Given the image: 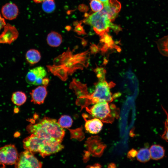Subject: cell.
<instances>
[{"mask_svg":"<svg viewBox=\"0 0 168 168\" xmlns=\"http://www.w3.org/2000/svg\"><path fill=\"white\" fill-rule=\"evenodd\" d=\"M90 7L91 10L94 12L101 11L104 8L103 3L99 0H90Z\"/></svg>","mask_w":168,"mask_h":168,"instance_id":"26","label":"cell"},{"mask_svg":"<svg viewBox=\"0 0 168 168\" xmlns=\"http://www.w3.org/2000/svg\"><path fill=\"white\" fill-rule=\"evenodd\" d=\"M46 40L48 44L52 47L59 46L62 42V35L57 32L52 31L47 35Z\"/></svg>","mask_w":168,"mask_h":168,"instance_id":"18","label":"cell"},{"mask_svg":"<svg viewBox=\"0 0 168 168\" xmlns=\"http://www.w3.org/2000/svg\"><path fill=\"white\" fill-rule=\"evenodd\" d=\"M121 8V5L118 0H108L104 5L102 10L109 16L111 21L114 20Z\"/></svg>","mask_w":168,"mask_h":168,"instance_id":"13","label":"cell"},{"mask_svg":"<svg viewBox=\"0 0 168 168\" xmlns=\"http://www.w3.org/2000/svg\"><path fill=\"white\" fill-rule=\"evenodd\" d=\"M72 120L69 116L64 115L61 116L58 120V122L62 128H69L72 125Z\"/></svg>","mask_w":168,"mask_h":168,"instance_id":"24","label":"cell"},{"mask_svg":"<svg viewBox=\"0 0 168 168\" xmlns=\"http://www.w3.org/2000/svg\"><path fill=\"white\" fill-rule=\"evenodd\" d=\"M94 71L96 74L99 80H105V71L104 69L102 68H97L94 69Z\"/></svg>","mask_w":168,"mask_h":168,"instance_id":"27","label":"cell"},{"mask_svg":"<svg viewBox=\"0 0 168 168\" xmlns=\"http://www.w3.org/2000/svg\"><path fill=\"white\" fill-rule=\"evenodd\" d=\"M111 86L105 80H99L95 84V90L92 93H88L78 100L83 107L101 102H110L113 100L110 91Z\"/></svg>","mask_w":168,"mask_h":168,"instance_id":"3","label":"cell"},{"mask_svg":"<svg viewBox=\"0 0 168 168\" xmlns=\"http://www.w3.org/2000/svg\"><path fill=\"white\" fill-rule=\"evenodd\" d=\"M100 43L103 44V46L100 49L103 52L106 51L109 49L114 48L116 46L114 43L111 36L106 32L100 36Z\"/></svg>","mask_w":168,"mask_h":168,"instance_id":"20","label":"cell"},{"mask_svg":"<svg viewBox=\"0 0 168 168\" xmlns=\"http://www.w3.org/2000/svg\"><path fill=\"white\" fill-rule=\"evenodd\" d=\"M108 168H115L116 167V166L115 164L114 163H110L108 166Z\"/></svg>","mask_w":168,"mask_h":168,"instance_id":"34","label":"cell"},{"mask_svg":"<svg viewBox=\"0 0 168 168\" xmlns=\"http://www.w3.org/2000/svg\"><path fill=\"white\" fill-rule=\"evenodd\" d=\"M136 156L137 160L140 162L145 163L149 161L151 159L149 149L147 148L140 149Z\"/></svg>","mask_w":168,"mask_h":168,"instance_id":"23","label":"cell"},{"mask_svg":"<svg viewBox=\"0 0 168 168\" xmlns=\"http://www.w3.org/2000/svg\"><path fill=\"white\" fill-rule=\"evenodd\" d=\"M86 110L93 116L106 123H112L114 118L119 115V111L115 106L112 104L110 107L108 102L105 101L95 104L90 107H86Z\"/></svg>","mask_w":168,"mask_h":168,"instance_id":"5","label":"cell"},{"mask_svg":"<svg viewBox=\"0 0 168 168\" xmlns=\"http://www.w3.org/2000/svg\"><path fill=\"white\" fill-rule=\"evenodd\" d=\"M85 128L86 130L90 133L95 134L99 133L101 130L103 123L102 121L96 118L89 120H85Z\"/></svg>","mask_w":168,"mask_h":168,"instance_id":"16","label":"cell"},{"mask_svg":"<svg viewBox=\"0 0 168 168\" xmlns=\"http://www.w3.org/2000/svg\"><path fill=\"white\" fill-rule=\"evenodd\" d=\"M27 131L44 139H54L61 142L65 132L63 128L54 119L45 117L36 123H31L27 127Z\"/></svg>","mask_w":168,"mask_h":168,"instance_id":"2","label":"cell"},{"mask_svg":"<svg viewBox=\"0 0 168 168\" xmlns=\"http://www.w3.org/2000/svg\"><path fill=\"white\" fill-rule=\"evenodd\" d=\"M49 82V79L47 78H44L43 79L42 84L43 85L47 86Z\"/></svg>","mask_w":168,"mask_h":168,"instance_id":"32","label":"cell"},{"mask_svg":"<svg viewBox=\"0 0 168 168\" xmlns=\"http://www.w3.org/2000/svg\"><path fill=\"white\" fill-rule=\"evenodd\" d=\"M46 87V86H39L33 90L30 93L31 101L35 104H43L47 94Z\"/></svg>","mask_w":168,"mask_h":168,"instance_id":"14","label":"cell"},{"mask_svg":"<svg viewBox=\"0 0 168 168\" xmlns=\"http://www.w3.org/2000/svg\"><path fill=\"white\" fill-rule=\"evenodd\" d=\"M6 23L4 19L2 17L0 13V30L3 28L6 25Z\"/></svg>","mask_w":168,"mask_h":168,"instance_id":"30","label":"cell"},{"mask_svg":"<svg viewBox=\"0 0 168 168\" xmlns=\"http://www.w3.org/2000/svg\"><path fill=\"white\" fill-rule=\"evenodd\" d=\"M42 8L45 12L50 13L53 12L55 8L54 0H45L42 2Z\"/></svg>","mask_w":168,"mask_h":168,"instance_id":"25","label":"cell"},{"mask_svg":"<svg viewBox=\"0 0 168 168\" xmlns=\"http://www.w3.org/2000/svg\"><path fill=\"white\" fill-rule=\"evenodd\" d=\"M149 149L151 158L153 160H160L165 156V150L161 145L157 144L152 145Z\"/></svg>","mask_w":168,"mask_h":168,"instance_id":"17","label":"cell"},{"mask_svg":"<svg viewBox=\"0 0 168 168\" xmlns=\"http://www.w3.org/2000/svg\"><path fill=\"white\" fill-rule=\"evenodd\" d=\"M44 141V139L31 134L23 139V147L25 150L29 151L33 153H39L43 147Z\"/></svg>","mask_w":168,"mask_h":168,"instance_id":"9","label":"cell"},{"mask_svg":"<svg viewBox=\"0 0 168 168\" xmlns=\"http://www.w3.org/2000/svg\"><path fill=\"white\" fill-rule=\"evenodd\" d=\"M91 52L92 53H96L98 50V49L97 46L95 44H92L91 46Z\"/></svg>","mask_w":168,"mask_h":168,"instance_id":"31","label":"cell"},{"mask_svg":"<svg viewBox=\"0 0 168 168\" xmlns=\"http://www.w3.org/2000/svg\"><path fill=\"white\" fill-rule=\"evenodd\" d=\"M2 14L4 18L9 20L15 19L17 16L19 10L17 6L12 3H7L1 9Z\"/></svg>","mask_w":168,"mask_h":168,"instance_id":"15","label":"cell"},{"mask_svg":"<svg viewBox=\"0 0 168 168\" xmlns=\"http://www.w3.org/2000/svg\"><path fill=\"white\" fill-rule=\"evenodd\" d=\"M47 72L43 67L39 66L30 69L26 77V81L29 84L39 85L42 84L43 79Z\"/></svg>","mask_w":168,"mask_h":168,"instance_id":"8","label":"cell"},{"mask_svg":"<svg viewBox=\"0 0 168 168\" xmlns=\"http://www.w3.org/2000/svg\"><path fill=\"white\" fill-rule=\"evenodd\" d=\"M42 163L34 156V153L26 150L19 155L17 161L15 164V168H41Z\"/></svg>","mask_w":168,"mask_h":168,"instance_id":"6","label":"cell"},{"mask_svg":"<svg viewBox=\"0 0 168 168\" xmlns=\"http://www.w3.org/2000/svg\"><path fill=\"white\" fill-rule=\"evenodd\" d=\"M18 32L16 27L8 23L0 35V44H11L18 38Z\"/></svg>","mask_w":168,"mask_h":168,"instance_id":"12","label":"cell"},{"mask_svg":"<svg viewBox=\"0 0 168 168\" xmlns=\"http://www.w3.org/2000/svg\"><path fill=\"white\" fill-rule=\"evenodd\" d=\"M41 55L37 50L31 49L27 51L26 54V58L27 62L31 64L38 63L40 60Z\"/></svg>","mask_w":168,"mask_h":168,"instance_id":"21","label":"cell"},{"mask_svg":"<svg viewBox=\"0 0 168 168\" xmlns=\"http://www.w3.org/2000/svg\"><path fill=\"white\" fill-rule=\"evenodd\" d=\"M155 42L160 54L168 57V35L159 39Z\"/></svg>","mask_w":168,"mask_h":168,"instance_id":"19","label":"cell"},{"mask_svg":"<svg viewBox=\"0 0 168 168\" xmlns=\"http://www.w3.org/2000/svg\"><path fill=\"white\" fill-rule=\"evenodd\" d=\"M82 22L92 26L96 33L100 36L108 32L110 28L114 30L119 28L112 23L109 15L102 10L91 15H87Z\"/></svg>","mask_w":168,"mask_h":168,"instance_id":"4","label":"cell"},{"mask_svg":"<svg viewBox=\"0 0 168 168\" xmlns=\"http://www.w3.org/2000/svg\"><path fill=\"white\" fill-rule=\"evenodd\" d=\"M27 99L26 94L21 91H16L12 94L11 100L15 105L21 106L25 103Z\"/></svg>","mask_w":168,"mask_h":168,"instance_id":"22","label":"cell"},{"mask_svg":"<svg viewBox=\"0 0 168 168\" xmlns=\"http://www.w3.org/2000/svg\"><path fill=\"white\" fill-rule=\"evenodd\" d=\"M90 167H93V168H100L101 167V165L100 164L98 163L95 164L92 166H89Z\"/></svg>","mask_w":168,"mask_h":168,"instance_id":"33","label":"cell"},{"mask_svg":"<svg viewBox=\"0 0 168 168\" xmlns=\"http://www.w3.org/2000/svg\"><path fill=\"white\" fill-rule=\"evenodd\" d=\"M104 5L106 4L108 2V0H99Z\"/></svg>","mask_w":168,"mask_h":168,"instance_id":"36","label":"cell"},{"mask_svg":"<svg viewBox=\"0 0 168 168\" xmlns=\"http://www.w3.org/2000/svg\"><path fill=\"white\" fill-rule=\"evenodd\" d=\"M89 58L88 51L73 55L69 50L57 57L53 64L48 67L52 73L64 81L76 69L87 66Z\"/></svg>","mask_w":168,"mask_h":168,"instance_id":"1","label":"cell"},{"mask_svg":"<svg viewBox=\"0 0 168 168\" xmlns=\"http://www.w3.org/2000/svg\"><path fill=\"white\" fill-rule=\"evenodd\" d=\"M167 118L165 123V128L164 132L161 136V138L163 140L168 142V115Z\"/></svg>","mask_w":168,"mask_h":168,"instance_id":"28","label":"cell"},{"mask_svg":"<svg viewBox=\"0 0 168 168\" xmlns=\"http://www.w3.org/2000/svg\"><path fill=\"white\" fill-rule=\"evenodd\" d=\"M19 155L14 145L9 144L5 145L0 148V164L11 165H15L17 161Z\"/></svg>","mask_w":168,"mask_h":168,"instance_id":"7","label":"cell"},{"mask_svg":"<svg viewBox=\"0 0 168 168\" xmlns=\"http://www.w3.org/2000/svg\"><path fill=\"white\" fill-rule=\"evenodd\" d=\"M89 151L95 156H101L106 146L101 141L100 138L98 136L92 137L87 142Z\"/></svg>","mask_w":168,"mask_h":168,"instance_id":"11","label":"cell"},{"mask_svg":"<svg viewBox=\"0 0 168 168\" xmlns=\"http://www.w3.org/2000/svg\"><path fill=\"white\" fill-rule=\"evenodd\" d=\"M35 3H40L44 1L45 0H32Z\"/></svg>","mask_w":168,"mask_h":168,"instance_id":"35","label":"cell"},{"mask_svg":"<svg viewBox=\"0 0 168 168\" xmlns=\"http://www.w3.org/2000/svg\"><path fill=\"white\" fill-rule=\"evenodd\" d=\"M138 152L134 149H132L128 153L127 157L130 159L134 158L137 154Z\"/></svg>","mask_w":168,"mask_h":168,"instance_id":"29","label":"cell"},{"mask_svg":"<svg viewBox=\"0 0 168 168\" xmlns=\"http://www.w3.org/2000/svg\"><path fill=\"white\" fill-rule=\"evenodd\" d=\"M43 146L39 153L43 157L57 153L61 151L63 146L54 139H44Z\"/></svg>","mask_w":168,"mask_h":168,"instance_id":"10","label":"cell"}]
</instances>
